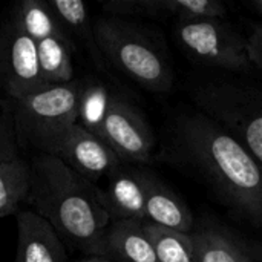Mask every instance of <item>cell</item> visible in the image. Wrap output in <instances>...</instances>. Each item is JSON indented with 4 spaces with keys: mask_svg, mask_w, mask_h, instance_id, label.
I'll use <instances>...</instances> for the list:
<instances>
[{
    "mask_svg": "<svg viewBox=\"0 0 262 262\" xmlns=\"http://www.w3.org/2000/svg\"><path fill=\"white\" fill-rule=\"evenodd\" d=\"M112 262H114V261H112Z\"/></svg>",
    "mask_w": 262,
    "mask_h": 262,
    "instance_id": "25",
    "label": "cell"
},
{
    "mask_svg": "<svg viewBox=\"0 0 262 262\" xmlns=\"http://www.w3.org/2000/svg\"><path fill=\"white\" fill-rule=\"evenodd\" d=\"M72 40L66 34L48 37L37 43L38 66L45 84H64L74 81Z\"/></svg>",
    "mask_w": 262,
    "mask_h": 262,
    "instance_id": "16",
    "label": "cell"
},
{
    "mask_svg": "<svg viewBox=\"0 0 262 262\" xmlns=\"http://www.w3.org/2000/svg\"><path fill=\"white\" fill-rule=\"evenodd\" d=\"M29 190L31 167L21 158L0 161V218L18 212Z\"/></svg>",
    "mask_w": 262,
    "mask_h": 262,
    "instance_id": "18",
    "label": "cell"
},
{
    "mask_svg": "<svg viewBox=\"0 0 262 262\" xmlns=\"http://www.w3.org/2000/svg\"><path fill=\"white\" fill-rule=\"evenodd\" d=\"M247 51L250 63L262 71V23L255 25L252 34L247 37Z\"/></svg>",
    "mask_w": 262,
    "mask_h": 262,
    "instance_id": "21",
    "label": "cell"
},
{
    "mask_svg": "<svg viewBox=\"0 0 262 262\" xmlns=\"http://www.w3.org/2000/svg\"><path fill=\"white\" fill-rule=\"evenodd\" d=\"M192 236L196 262H262L244 239L215 221H203L193 229Z\"/></svg>",
    "mask_w": 262,
    "mask_h": 262,
    "instance_id": "12",
    "label": "cell"
},
{
    "mask_svg": "<svg viewBox=\"0 0 262 262\" xmlns=\"http://www.w3.org/2000/svg\"><path fill=\"white\" fill-rule=\"evenodd\" d=\"M77 262H112L111 259L104 258V256H84L83 259Z\"/></svg>",
    "mask_w": 262,
    "mask_h": 262,
    "instance_id": "23",
    "label": "cell"
},
{
    "mask_svg": "<svg viewBox=\"0 0 262 262\" xmlns=\"http://www.w3.org/2000/svg\"><path fill=\"white\" fill-rule=\"evenodd\" d=\"M45 84L38 66L37 41L12 21L0 28V88L12 98H23Z\"/></svg>",
    "mask_w": 262,
    "mask_h": 262,
    "instance_id": "8",
    "label": "cell"
},
{
    "mask_svg": "<svg viewBox=\"0 0 262 262\" xmlns=\"http://www.w3.org/2000/svg\"><path fill=\"white\" fill-rule=\"evenodd\" d=\"M29 167L28 201L34 212L86 256H103L112 218L98 198V187L52 154H38Z\"/></svg>",
    "mask_w": 262,
    "mask_h": 262,
    "instance_id": "2",
    "label": "cell"
},
{
    "mask_svg": "<svg viewBox=\"0 0 262 262\" xmlns=\"http://www.w3.org/2000/svg\"><path fill=\"white\" fill-rule=\"evenodd\" d=\"M111 95L112 91H109V88L98 80L83 84L77 123L92 134L98 135L109 106Z\"/></svg>",
    "mask_w": 262,
    "mask_h": 262,
    "instance_id": "20",
    "label": "cell"
},
{
    "mask_svg": "<svg viewBox=\"0 0 262 262\" xmlns=\"http://www.w3.org/2000/svg\"><path fill=\"white\" fill-rule=\"evenodd\" d=\"M49 8L58 18L63 31L71 38L75 37L88 51L94 63L103 69L104 68V58L98 49L97 40H95V31L94 23L91 21L88 6L81 0H49Z\"/></svg>",
    "mask_w": 262,
    "mask_h": 262,
    "instance_id": "15",
    "label": "cell"
},
{
    "mask_svg": "<svg viewBox=\"0 0 262 262\" xmlns=\"http://www.w3.org/2000/svg\"><path fill=\"white\" fill-rule=\"evenodd\" d=\"M95 40L106 61L149 92L164 94L173 86V69L164 48L146 29L121 17H100Z\"/></svg>",
    "mask_w": 262,
    "mask_h": 262,
    "instance_id": "3",
    "label": "cell"
},
{
    "mask_svg": "<svg viewBox=\"0 0 262 262\" xmlns=\"http://www.w3.org/2000/svg\"><path fill=\"white\" fill-rule=\"evenodd\" d=\"M253 8L258 11V14H261L262 15V0H256V2H253Z\"/></svg>",
    "mask_w": 262,
    "mask_h": 262,
    "instance_id": "24",
    "label": "cell"
},
{
    "mask_svg": "<svg viewBox=\"0 0 262 262\" xmlns=\"http://www.w3.org/2000/svg\"><path fill=\"white\" fill-rule=\"evenodd\" d=\"M175 38L195 63L226 71H247V38L224 18L175 20Z\"/></svg>",
    "mask_w": 262,
    "mask_h": 262,
    "instance_id": "6",
    "label": "cell"
},
{
    "mask_svg": "<svg viewBox=\"0 0 262 262\" xmlns=\"http://www.w3.org/2000/svg\"><path fill=\"white\" fill-rule=\"evenodd\" d=\"M14 158L18 157L12 134L9 132L8 126L0 120V161H9Z\"/></svg>",
    "mask_w": 262,
    "mask_h": 262,
    "instance_id": "22",
    "label": "cell"
},
{
    "mask_svg": "<svg viewBox=\"0 0 262 262\" xmlns=\"http://www.w3.org/2000/svg\"><path fill=\"white\" fill-rule=\"evenodd\" d=\"M147 169L120 166L109 178L104 189H98V198L112 221L135 220L146 223Z\"/></svg>",
    "mask_w": 262,
    "mask_h": 262,
    "instance_id": "10",
    "label": "cell"
},
{
    "mask_svg": "<svg viewBox=\"0 0 262 262\" xmlns=\"http://www.w3.org/2000/svg\"><path fill=\"white\" fill-rule=\"evenodd\" d=\"M11 21L37 43L52 35L66 34L48 2L43 0H25L18 3Z\"/></svg>",
    "mask_w": 262,
    "mask_h": 262,
    "instance_id": "17",
    "label": "cell"
},
{
    "mask_svg": "<svg viewBox=\"0 0 262 262\" xmlns=\"http://www.w3.org/2000/svg\"><path fill=\"white\" fill-rule=\"evenodd\" d=\"M103 256L114 262H158L144 223L135 220H115L109 224Z\"/></svg>",
    "mask_w": 262,
    "mask_h": 262,
    "instance_id": "13",
    "label": "cell"
},
{
    "mask_svg": "<svg viewBox=\"0 0 262 262\" xmlns=\"http://www.w3.org/2000/svg\"><path fill=\"white\" fill-rule=\"evenodd\" d=\"M198 111L233 135L262 167V89L239 81H209L192 91Z\"/></svg>",
    "mask_w": 262,
    "mask_h": 262,
    "instance_id": "4",
    "label": "cell"
},
{
    "mask_svg": "<svg viewBox=\"0 0 262 262\" xmlns=\"http://www.w3.org/2000/svg\"><path fill=\"white\" fill-rule=\"evenodd\" d=\"M98 137L123 163H149L152 160L154 132L143 112L118 92L111 95Z\"/></svg>",
    "mask_w": 262,
    "mask_h": 262,
    "instance_id": "7",
    "label": "cell"
},
{
    "mask_svg": "<svg viewBox=\"0 0 262 262\" xmlns=\"http://www.w3.org/2000/svg\"><path fill=\"white\" fill-rule=\"evenodd\" d=\"M81 81L48 84L14 100L17 130L40 154H54L66 130L78 120Z\"/></svg>",
    "mask_w": 262,
    "mask_h": 262,
    "instance_id": "5",
    "label": "cell"
},
{
    "mask_svg": "<svg viewBox=\"0 0 262 262\" xmlns=\"http://www.w3.org/2000/svg\"><path fill=\"white\" fill-rule=\"evenodd\" d=\"M146 223L181 233H192L195 229L193 215L186 203L152 172L146 190Z\"/></svg>",
    "mask_w": 262,
    "mask_h": 262,
    "instance_id": "14",
    "label": "cell"
},
{
    "mask_svg": "<svg viewBox=\"0 0 262 262\" xmlns=\"http://www.w3.org/2000/svg\"><path fill=\"white\" fill-rule=\"evenodd\" d=\"M14 262H68L61 236L34 210L17 212V253Z\"/></svg>",
    "mask_w": 262,
    "mask_h": 262,
    "instance_id": "11",
    "label": "cell"
},
{
    "mask_svg": "<svg viewBox=\"0 0 262 262\" xmlns=\"http://www.w3.org/2000/svg\"><path fill=\"white\" fill-rule=\"evenodd\" d=\"M52 155L92 184L103 177H111L123 164L103 138L78 123L66 130Z\"/></svg>",
    "mask_w": 262,
    "mask_h": 262,
    "instance_id": "9",
    "label": "cell"
},
{
    "mask_svg": "<svg viewBox=\"0 0 262 262\" xmlns=\"http://www.w3.org/2000/svg\"><path fill=\"white\" fill-rule=\"evenodd\" d=\"M158 262H196L195 241L192 233H181L144 223Z\"/></svg>",
    "mask_w": 262,
    "mask_h": 262,
    "instance_id": "19",
    "label": "cell"
},
{
    "mask_svg": "<svg viewBox=\"0 0 262 262\" xmlns=\"http://www.w3.org/2000/svg\"><path fill=\"white\" fill-rule=\"evenodd\" d=\"M173 146L232 212L262 227V167L233 135L198 111L177 118Z\"/></svg>",
    "mask_w": 262,
    "mask_h": 262,
    "instance_id": "1",
    "label": "cell"
}]
</instances>
